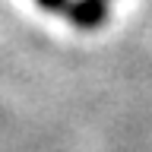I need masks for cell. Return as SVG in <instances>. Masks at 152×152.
<instances>
[{"mask_svg": "<svg viewBox=\"0 0 152 152\" xmlns=\"http://www.w3.org/2000/svg\"><path fill=\"white\" fill-rule=\"evenodd\" d=\"M38 3H41L45 10H64L66 7V0H38Z\"/></svg>", "mask_w": 152, "mask_h": 152, "instance_id": "cell-2", "label": "cell"}, {"mask_svg": "<svg viewBox=\"0 0 152 152\" xmlns=\"http://www.w3.org/2000/svg\"><path fill=\"white\" fill-rule=\"evenodd\" d=\"M66 13L79 28H98L108 16V0H73L66 3Z\"/></svg>", "mask_w": 152, "mask_h": 152, "instance_id": "cell-1", "label": "cell"}]
</instances>
